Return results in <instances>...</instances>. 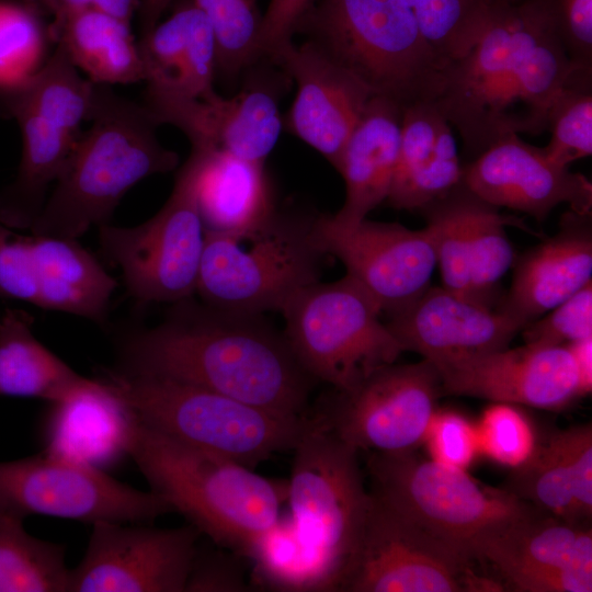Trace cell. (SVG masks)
<instances>
[{
  "mask_svg": "<svg viewBox=\"0 0 592 592\" xmlns=\"http://www.w3.org/2000/svg\"><path fill=\"white\" fill-rule=\"evenodd\" d=\"M89 121L30 232L78 239L92 226L111 224L139 181L179 166V155L158 139L160 123L151 111L111 86L95 83Z\"/></svg>",
  "mask_w": 592,
  "mask_h": 592,
  "instance_id": "cell-3",
  "label": "cell"
},
{
  "mask_svg": "<svg viewBox=\"0 0 592 592\" xmlns=\"http://www.w3.org/2000/svg\"><path fill=\"white\" fill-rule=\"evenodd\" d=\"M592 282L521 331L525 343L566 345L592 338Z\"/></svg>",
  "mask_w": 592,
  "mask_h": 592,
  "instance_id": "cell-44",
  "label": "cell"
},
{
  "mask_svg": "<svg viewBox=\"0 0 592 592\" xmlns=\"http://www.w3.org/2000/svg\"><path fill=\"white\" fill-rule=\"evenodd\" d=\"M148 89L206 100L216 94L217 46L212 26L191 1L143 35Z\"/></svg>",
  "mask_w": 592,
  "mask_h": 592,
  "instance_id": "cell-25",
  "label": "cell"
},
{
  "mask_svg": "<svg viewBox=\"0 0 592 592\" xmlns=\"http://www.w3.org/2000/svg\"><path fill=\"white\" fill-rule=\"evenodd\" d=\"M287 498L317 591H342L360 547L372 496L358 451L316 414L295 447Z\"/></svg>",
  "mask_w": 592,
  "mask_h": 592,
  "instance_id": "cell-7",
  "label": "cell"
},
{
  "mask_svg": "<svg viewBox=\"0 0 592 592\" xmlns=\"http://www.w3.org/2000/svg\"><path fill=\"white\" fill-rule=\"evenodd\" d=\"M371 496L360 547L342 591L503 590L497 580L473 569L474 559Z\"/></svg>",
  "mask_w": 592,
  "mask_h": 592,
  "instance_id": "cell-13",
  "label": "cell"
},
{
  "mask_svg": "<svg viewBox=\"0 0 592 592\" xmlns=\"http://www.w3.org/2000/svg\"><path fill=\"white\" fill-rule=\"evenodd\" d=\"M316 0H270L262 14L260 53L271 60L287 44Z\"/></svg>",
  "mask_w": 592,
  "mask_h": 592,
  "instance_id": "cell-51",
  "label": "cell"
},
{
  "mask_svg": "<svg viewBox=\"0 0 592 592\" xmlns=\"http://www.w3.org/2000/svg\"><path fill=\"white\" fill-rule=\"evenodd\" d=\"M423 442L431 459L460 469H467L480 453L476 424L451 410L434 413Z\"/></svg>",
  "mask_w": 592,
  "mask_h": 592,
  "instance_id": "cell-47",
  "label": "cell"
},
{
  "mask_svg": "<svg viewBox=\"0 0 592 592\" xmlns=\"http://www.w3.org/2000/svg\"><path fill=\"white\" fill-rule=\"evenodd\" d=\"M66 546L30 535L23 519L0 513V592H68Z\"/></svg>",
  "mask_w": 592,
  "mask_h": 592,
  "instance_id": "cell-34",
  "label": "cell"
},
{
  "mask_svg": "<svg viewBox=\"0 0 592 592\" xmlns=\"http://www.w3.org/2000/svg\"><path fill=\"white\" fill-rule=\"evenodd\" d=\"M296 84L291 132L339 167L342 151L372 92L311 41L291 42L272 59Z\"/></svg>",
  "mask_w": 592,
  "mask_h": 592,
  "instance_id": "cell-19",
  "label": "cell"
},
{
  "mask_svg": "<svg viewBox=\"0 0 592 592\" xmlns=\"http://www.w3.org/2000/svg\"><path fill=\"white\" fill-rule=\"evenodd\" d=\"M115 351L116 371L183 382L288 417L307 415L316 383L262 315L193 296L172 303L153 327L117 332Z\"/></svg>",
  "mask_w": 592,
  "mask_h": 592,
  "instance_id": "cell-1",
  "label": "cell"
},
{
  "mask_svg": "<svg viewBox=\"0 0 592 592\" xmlns=\"http://www.w3.org/2000/svg\"><path fill=\"white\" fill-rule=\"evenodd\" d=\"M26 311L4 307L0 315V396L57 400L80 386L79 375L44 346Z\"/></svg>",
  "mask_w": 592,
  "mask_h": 592,
  "instance_id": "cell-33",
  "label": "cell"
},
{
  "mask_svg": "<svg viewBox=\"0 0 592 592\" xmlns=\"http://www.w3.org/2000/svg\"><path fill=\"white\" fill-rule=\"evenodd\" d=\"M462 182L478 197L500 208L544 221L560 204L592 213V183L548 158L544 148L512 134L463 163Z\"/></svg>",
  "mask_w": 592,
  "mask_h": 592,
  "instance_id": "cell-18",
  "label": "cell"
},
{
  "mask_svg": "<svg viewBox=\"0 0 592 592\" xmlns=\"http://www.w3.org/2000/svg\"><path fill=\"white\" fill-rule=\"evenodd\" d=\"M467 215L473 297L482 305L497 308L501 300L499 283L515 260L505 227L531 230L523 219L500 213V208L471 191Z\"/></svg>",
  "mask_w": 592,
  "mask_h": 592,
  "instance_id": "cell-35",
  "label": "cell"
},
{
  "mask_svg": "<svg viewBox=\"0 0 592 592\" xmlns=\"http://www.w3.org/2000/svg\"><path fill=\"white\" fill-rule=\"evenodd\" d=\"M137 420L100 378H87L48 402L41 423L44 451L102 470L129 456Z\"/></svg>",
  "mask_w": 592,
  "mask_h": 592,
  "instance_id": "cell-23",
  "label": "cell"
},
{
  "mask_svg": "<svg viewBox=\"0 0 592 592\" xmlns=\"http://www.w3.org/2000/svg\"><path fill=\"white\" fill-rule=\"evenodd\" d=\"M571 479L580 519L592 516V428L582 424L556 433Z\"/></svg>",
  "mask_w": 592,
  "mask_h": 592,
  "instance_id": "cell-49",
  "label": "cell"
},
{
  "mask_svg": "<svg viewBox=\"0 0 592 592\" xmlns=\"http://www.w3.org/2000/svg\"><path fill=\"white\" fill-rule=\"evenodd\" d=\"M544 13L571 64L592 70V0H531Z\"/></svg>",
  "mask_w": 592,
  "mask_h": 592,
  "instance_id": "cell-46",
  "label": "cell"
},
{
  "mask_svg": "<svg viewBox=\"0 0 592 592\" xmlns=\"http://www.w3.org/2000/svg\"><path fill=\"white\" fill-rule=\"evenodd\" d=\"M402 110L435 101L445 65L403 0H318L296 32Z\"/></svg>",
  "mask_w": 592,
  "mask_h": 592,
  "instance_id": "cell-5",
  "label": "cell"
},
{
  "mask_svg": "<svg viewBox=\"0 0 592 592\" xmlns=\"http://www.w3.org/2000/svg\"><path fill=\"white\" fill-rule=\"evenodd\" d=\"M592 557L590 524L537 510L487 539L475 558L490 563L508 582L540 569Z\"/></svg>",
  "mask_w": 592,
  "mask_h": 592,
  "instance_id": "cell-28",
  "label": "cell"
},
{
  "mask_svg": "<svg viewBox=\"0 0 592 592\" xmlns=\"http://www.w3.org/2000/svg\"><path fill=\"white\" fill-rule=\"evenodd\" d=\"M132 457L150 491L216 545L242 557L282 516L287 482L137 421Z\"/></svg>",
  "mask_w": 592,
  "mask_h": 592,
  "instance_id": "cell-4",
  "label": "cell"
},
{
  "mask_svg": "<svg viewBox=\"0 0 592 592\" xmlns=\"http://www.w3.org/2000/svg\"><path fill=\"white\" fill-rule=\"evenodd\" d=\"M11 118L20 127L22 151L13 181L0 190V221L30 231L78 136L30 112H18Z\"/></svg>",
  "mask_w": 592,
  "mask_h": 592,
  "instance_id": "cell-30",
  "label": "cell"
},
{
  "mask_svg": "<svg viewBox=\"0 0 592 592\" xmlns=\"http://www.w3.org/2000/svg\"><path fill=\"white\" fill-rule=\"evenodd\" d=\"M592 213L565 212L559 230L513 263L497 309L523 329L592 282Z\"/></svg>",
  "mask_w": 592,
  "mask_h": 592,
  "instance_id": "cell-22",
  "label": "cell"
},
{
  "mask_svg": "<svg viewBox=\"0 0 592 592\" xmlns=\"http://www.w3.org/2000/svg\"><path fill=\"white\" fill-rule=\"evenodd\" d=\"M172 512L152 491L117 481L105 470L43 451L0 463V513L39 514L84 523H146Z\"/></svg>",
  "mask_w": 592,
  "mask_h": 592,
  "instance_id": "cell-12",
  "label": "cell"
},
{
  "mask_svg": "<svg viewBox=\"0 0 592 592\" xmlns=\"http://www.w3.org/2000/svg\"><path fill=\"white\" fill-rule=\"evenodd\" d=\"M435 367L448 395L545 410L585 396L567 345L525 343Z\"/></svg>",
  "mask_w": 592,
  "mask_h": 592,
  "instance_id": "cell-17",
  "label": "cell"
},
{
  "mask_svg": "<svg viewBox=\"0 0 592 592\" xmlns=\"http://www.w3.org/2000/svg\"><path fill=\"white\" fill-rule=\"evenodd\" d=\"M315 234L322 251L343 263L346 275L372 296L382 312L400 310L430 287L436 260L425 228L413 230L367 218L343 227L329 215H320Z\"/></svg>",
  "mask_w": 592,
  "mask_h": 592,
  "instance_id": "cell-16",
  "label": "cell"
},
{
  "mask_svg": "<svg viewBox=\"0 0 592 592\" xmlns=\"http://www.w3.org/2000/svg\"><path fill=\"white\" fill-rule=\"evenodd\" d=\"M92 524L86 554L70 569L68 592H184L201 533L175 528Z\"/></svg>",
  "mask_w": 592,
  "mask_h": 592,
  "instance_id": "cell-15",
  "label": "cell"
},
{
  "mask_svg": "<svg viewBox=\"0 0 592 592\" xmlns=\"http://www.w3.org/2000/svg\"><path fill=\"white\" fill-rule=\"evenodd\" d=\"M207 18L217 46V70L237 77L261 58L262 14L257 0H190Z\"/></svg>",
  "mask_w": 592,
  "mask_h": 592,
  "instance_id": "cell-40",
  "label": "cell"
},
{
  "mask_svg": "<svg viewBox=\"0 0 592 592\" xmlns=\"http://www.w3.org/2000/svg\"><path fill=\"white\" fill-rule=\"evenodd\" d=\"M402 109L372 96L349 137L337 171L345 183V200L331 220L343 227L365 219L386 201L400 146Z\"/></svg>",
  "mask_w": 592,
  "mask_h": 592,
  "instance_id": "cell-26",
  "label": "cell"
},
{
  "mask_svg": "<svg viewBox=\"0 0 592 592\" xmlns=\"http://www.w3.org/2000/svg\"><path fill=\"white\" fill-rule=\"evenodd\" d=\"M576 67L530 0H498L478 41L444 69L434 101L468 161L501 138L546 132L553 98Z\"/></svg>",
  "mask_w": 592,
  "mask_h": 592,
  "instance_id": "cell-2",
  "label": "cell"
},
{
  "mask_svg": "<svg viewBox=\"0 0 592 592\" xmlns=\"http://www.w3.org/2000/svg\"><path fill=\"white\" fill-rule=\"evenodd\" d=\"M160 125L178 127L191 148L227 152L264 162L282 130L275 93L262 82L250 83L238 94L191 99L146 88L143 102Z\"/></svg>",
  "mask_w": 592,
  "mask_h": 592,
  "instance_id": "cell-20",
  "label": "cell"
},
{
  "mask_svg": "<svg viewBox=\"0 0 592 592\" xmlns=\"http://www.w3.org/2000/svg\"><path fill=\"white\" fill-rule=\"evenodd\" d=\"M283 334L315 382L349 391L405 352L380 320L382 310L352 277L316 282L282 309Z\"/></svg>",
  "mask_w": 592,
  "mask_h": 592,
  "instance_id": "cell-10",
  "label": "cell"
},
{
  "mask_svg": "<svg viewBox=\"0 0 592 592\" xmlns=\"http://www.w3.org/2000/svg\"><path fill=\"white\" fill-rule=\"evenodd\" d=\"M95 83L80 75L66 50L57 45L53 54L29 76L0 84V116L18 112L36 114L70 135L79 136L90 119Z\"/></svg>",
  "mask_w": 592,
  "mask_h": 592,
  "instance_id": "cell-32",
  "label": "cell"
},
{
  "mask_svg": "<svg viewBox=\"0 0 592 592\" xmlns=\"http://www.w3.org/2000/svg\"><path fill=\"white\" fill-rule=\"evenodd\" d=\"M505 489L540 511L573 523L590 524L580 519L556 433L538 442L531 457L512 469Z\"/></svg>",
  "mask_w": 592,
  "mask_h": 592,
  "instance_id": "cell-39",
  "label": "cell"
},
{
  "mask_svg": "<svg viewBox=\"0 0 592 592\" xmlns=\"http://www.w3.org/2000/svg\"><path fill=\"white\" fill-rule=\"evenodd\" d=\"M452 126L433 101L402 110L398 159L387 203L420 210L462 182Z\"/></svg>",
  "mask_w": 592,
  "mask_h": 592,
  "instance_id": "cell-24",
  "label": "cell"
},
{
  "mask_svg": "<svg viewBox=\"0 0 592 592\" xmlns=\"http://www.w3.org/2000/svg\"><path fill=\"white\" fill-rule=\"evenodd\" d=\"M252 581L276 591H316L312 570L289 516L283 515L244 555Z\"/></svg>",
  "mask_w": 592,
  "mask_h": 592,
  "instance_id": "cell-41",
  "label": "cell"
},
{
  "mask_svg": "<svg viewBox=\"0 0 592 592\" xmlns=\"http://www.w3.org/2000/svg\"><path fill=\"white\" fill-rule=\"evenodd\" d=\"M502 1H505V2H509V3H517V2H521L523 0H502Z\"/></svg>",
  "mask_w": 592,
  "mask_h": 592,
  "instance_id": "cell-55",
  "label": "cell"
},
{
  "mask_svg": "<svg viewBox=\"0 0 592 592\" xmlns=\"http://www.w3.org/2000/svg\"><path fill=\"white\" fill-rule=\"evenodd\" d=\"M520 592H591L592 557H581L519 577L509 583Z\"/></svg>",
  "mask_w": 592,
  "mask_h": 592,
  "instance_id": "cell-50",
  "label": "cell"
},
{
  "mask_svg": "<svg viewBox=\"0 0 592 592\" xmlns=\"http://www.w3.org/2000/svg\"><path fill=\"white\" fill-rule=\"evenodd\" d=\"M37 305V281L32 234L0 221V315L9 301Z\"/></svg>",
  "mask_w": 592,
  "mask_h": 592,
  "instance_id": "cell-45",
  "label": "cell"
},
{
  "mask_svg": "<svg viewBox=\"0 0 592 592\" xmlns=\"http://www.w3.org/2000/svg\"><path fill=\"white\" fill-rule=\"evenodd\" d=\"M204 151L191 148L164 205L132 227L99 229L104 258L119 267L128 294L138 303H175L194 296L205 229L198 205Z\"/></svg>",
  "mask_w": 592,
  "mask_h": 592,
  "instance_id": "cell-11",
  "label": "cell"
},
{
  "mask_svg": "<svg viewBox=\"0 0 592 592\" xmlns=\"http://www.w3.org/2000/svg\"><path fill=\"white\" fill-rule=\"evenodd\" d=\"M242 556L197 545L184 592H247L252 584L246 577Z\"/></svg>",
  "mask_w": 592,
  "mask_h": 592,
  "instance_id": "cell-48",
  "label": "cell"
},
{
  "mask_svg": "<svg viewBox=\"0 0 592 592\" xmlns=\"http://www.w3.org/2000/svg\"><path fill=\"white\" fill-rule=\"evenodd\" d=\"M576 363L584 395L592 388V338L566 344Z\"/></svg>",
  "mask_w": 592,
  "mask_h": 592,
  "instance_id": "cell-53",
  "label": "cell"
},
{
  "mask_svg": "<svg viewBox=\"0 0 592 592\" xmlns=\"http://www.w3.org/2000/svg\"><path fill=\"white\" fill-rule=\"evenodd\" d=\"M470 191L460 182L420 212L425 219L443 287L474 299L468 234ZM475 300V299H474Z\"/></svg>",
  "mask_w": 592,
  "mask_h": 592,
  "instance_id": "cell-36",
  "label": "cell"
},
{
  "mask_svg": "<svg viewBox=\"0 0 592 592\" xmlns=\"http://www.w3.org/2000/svg\"><path fill=\"white\" fill-rule=\"evenodd\" d=\"M544 151L554 162L569 167L592 153V70L574 68L551 100Z\"/></svg>",
  "mask_w": 592,
  "mask_h": 592,
  "instance_id": "cell-38",
  "label": "cell"
},
{
  "mask_svg": "<svg viewBox=\"0 0 592 592\" xmlns=\"http://www.w3.org/2000/svg\"><path fill=\"white\" fill-rule=\"evenodd\" d=\"M315 221L316 216L275 208L249 229L205 230L195 294L224 310L281 312L298 292L320 281L327 254L317 242Z\"/></svg>",
  "mask_w": 592,
  "mask_h": 592,
  "instance_id": "cell-8",
  "label": "cell"
},
{
  "mask_svg": "<svg viewBox=\"0 0 592 592\" xmlns=\"http://www.w3.org/2000/svg\"><path fill=\"white\" fill-rule=\"evenodd\" d=\"M32 234V232H31ZM37 307L107 325L116 281L77 239L32 234Z\"/></svg>",
  "mask_w": 592,
  "mask_h": 592,
  "instance_id": "cell-27",
  "label": "cell"
},
{
  "mask_svg": "<svg viewBox=\"0 0 592 592\" xmlns=\"http://www.w3.org/2000/svg\"><path fill=\"white\" fill-rule=\"evenodd\" d=\"M388 317L385 323L403 351L434 366L505 349L522 330L499 309L443 286H430Z\"/></svg>",
  "mask_w": 592,
  "mask_h": 592,
  "instance_id": "cell-21",
  "label": "cell"
},
{
  "mask_svg": "<svg viewBox=\"0 0 592 592\" xmlns=\"http://www.w3.org/2000/svg\"><path fill=\"white\" fill-rule=\"evenodd\" d=\"M44 39L39 14L32 7L0 1V84L20 80L37 69Z\"/></svg>",
  "mask_w": 592,
  "mask_h": 592,
  "instance_id": "cell-43",
  "label": "cell"
},
{
  "mask_svg": "<svg viewBox=\"0 0 592 592\" xmlns=\"http://www.w3.org/2000/svg\"><path fill=\"white\" fill-rule=\"evenodd\" d=\"M445 67L478 41L497 0H403Z\"/></svg>",
  "mask_w": 592,
  "mask_h": 592,
  "instance_id": "cell-37",
  "label": "cell"
},
{
  "mask_svg": "<svg viewBox=\"0 0 592 592\" xmlns=\"http://www.w3.org/2000/svg\"><path fill=\"white\" fill-rule=\"evenodd\" d=\"M479 452L512 469L525 463L538 441L533 423L512 403L493 402L476 424Z\"/></svg>",
  "mask_w": 592,
  "mask_h": 592,
  "instance_id": "cell-42",
  "label": "cell"
},
{
  "mask_svg": "<svg viewBox=\"0 0 592 592\" xmlns=\"http://www.w3.org/2000/svg\"><path fill=\"white\" fill-rule=\"evenodd\" d=\"M136 420L185 444L254 468L293 451L310 417L278 414L183 382L103 367L98 376Z\"/></svg>",
  "mask_w": 592,
  "mask_h": 592,
  "instance_id": "cell-6",
  "label": "cell"
},
{
  "mask_svg": "<svg viewBox=\"0 0 592 592\" xmlns=\"http://www.w3.org/2000/svg\"><path fill=\"white\" fill-rule=\"evenodd\" d=\"M47 33L94 83L145 81L139 42L135 41L128 21L88 9L53 20Z\"/></svg>",
  "mask_w": 592,
  "mask_h": 592,
  "instance_id": "cell-29",
  "label": "cell"
},
{
  "mask_svg": "<svg viewBox=\"0 0 592 592\" xmlns=\"http://www.w3.org/2000/svg\"><path fill=\"white\" fill-rule=\"evenodd\" d=\"M442 394L440 374L430 361L392 363L349 391L333 390L315 414L358 452L402 453L423 442Z\"/></svg>",
  "mask_w": 592,
  "mask_h": 592,
  "instance_id": "cell-14",
  "label": "cell"
},
{
  "mask_svg": "<svg viewBox=\"0 0 592 592\" xmlns=\"http://www.w3.org/2000/svg\"><path fill=\"white\" fill-rule=\"evenodd\" d=\"M174 0H141L140 30L141 36L150 32L160 21L162 13Z\"/></svg>",
  "mask_w": 592,
  "mask_h": 592,
  "instance_id": "cell-54",
  "label": "cell"
},
{
  "mask_svg": "<svg viewBox=\"0 0 592 592\" xmlns=\"http://www.w3.org/2000/svg\"><path fill=\"white\" fill-rule=\"evenodd\" d=\"M25 3L38 14H49L53 20L82 10L95 9L130 22L135 10L140 7L141 0H26Z\"/></svg>",
  "mask_w": 592,
  "mask_h": 592,
  "instance_id": "cell-52",
  "label": "cell"
},
{
  "mask_svg": "<svg viewBox=\"0 0 592 592\" xmlns=\"http://www.w3.org/2000/svg\"><path fill=\"white\" fill-rule=\"evenodd\" d=\"M367 470L373 496L474 560L487 539L538 510L415 449L371 452Z\"/></svg>",
  "mask_w": 592,
  "mask_h": 592,
  "instance_id": "cell-9",
  "label": "cell"
},
{
  "mask_svg": "<svg viewBox=\"0 0 592 592\" xmlns=\"http://www.w3.org/2000/svg\"><path fill=\"white\" fill-rule=\"evenodd\" d=\"M203 151L198 205L206 231L249 229L275 210L264 162Z\"/></svg>",
  "mask_w": 592,
  "mask_h": 592,
  "instance_id": "cell-31",
  "label": "cell"
}]
</instances>
